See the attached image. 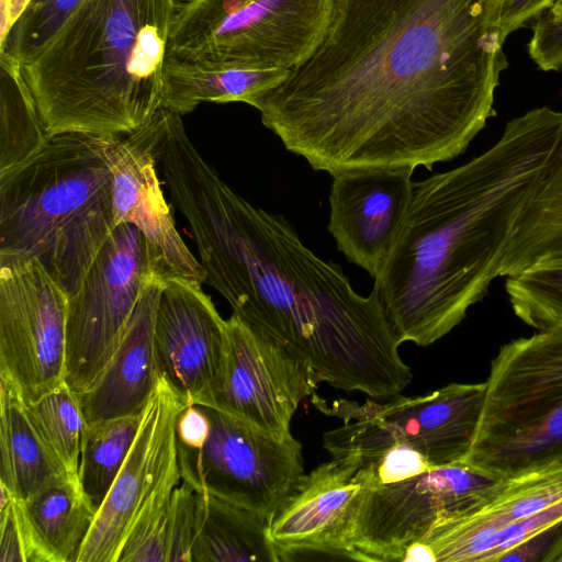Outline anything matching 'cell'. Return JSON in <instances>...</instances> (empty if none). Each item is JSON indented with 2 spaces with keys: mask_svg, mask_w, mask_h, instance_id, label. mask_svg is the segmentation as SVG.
Returning a JSON list of instances; mask_svg holds the SVG:
<instances>
[{
  "mask_svg": "<svg viewBox=\"0 0 562 562\" xmlns=\"http://www.w3.org/2000/svg\"><path fill=\"white\" fill-rule=\"evenodd\" d=\"M180 0H83L21 66L47 135L123 136L162 106Z\"/></svg>",
  "mask_w": 562,
  "mask_h": 562,
  "instance_id": "obj_4",
  "label": "cell"
},
{
  "mask_svg": "<svg viewBox=\"0 0 562 562\" xmlns=\"http://www.w3.org/2000/svg\"><path fill=\"white\" fill-rule=\"evenodd\" d=\"M319 383L292 349L232 314L226 319L222 368L196 404L284 439L291 435L290 424L300 403L315 393Z\"/></svg>",
  "mask_w": 562,
  "mask_h": 562,
  "instance_id": "obj_13",
  "label": "cell"
},
{
  "mask_svg": "<svg viewBox=\"0 0 562 562\" xmlns=\"http://www.w3.org/2000/svg\"><path fill=\"white\" fill-rule=\"evenodd\" d=\"M370 482L367 463L334 458L305 474L270 526L279 560H351L346 538Z\"/></svg>",
  "mask_w": 562,
  "mask_h": 562,
  "instance_id": "obj_15",
  "label": "cell"
},
{
  "mask_svg": "<svg viewBox=\"0 0 562 562\" xmlns=\"http://www.w3.org/2000/svg\"><path fill=\"white\" fill-rule=\"evenodd\" d=\"M189 404L160 376L136 439L78 552L76 562H117L142 503L177 449V419Z\"/></svg>",
  "mask_w": 562,
  "mask_h": 562,
  "instance_id": "obj_16",
  "label": "cell"
},
{
  "mask_svg": "<svg viewBox=\"0 0 562 562\" xmlns=\"http://www.w3.org/2000/svg\"><path fill=\"white\" fill-rule=\"evenodd\" d=\"M484 400L485 382L450 383L425 395H397L385 403L328 402L312 394L316 408L342 420L323 435V447L331 458L364 463L394 445H407L434 467L465 461Z\"/></svg>",
  "mask_w": 562,
  "mask_h": 562,
  "instance_id": "obj_8",
  "label": "cell"
},
{
  "mask_svg": "<svg viewBox=\"0 0 562 562\" xmlns=\"http://www.w3.org/2000/svg\"><path fill=\"white\" fill-rule=\"evenodd\" d=\"M0 562H27L24 533L15 499L0 486Z\"/></svg>",
  "mask_w": 562,
  "mask_h": 562,
  "instance_id": "obj_35",
  "label": "cell"
},
{
  "mask_svg": "<svg viewBox=\"0 0 562 562\" xmlns=\"http://www.w3.org/2000/svg\"><path fill=\"white\" fill-rule=\"evenodd\" d=\"M68 297L35 258L0 252V378L25 404L65 382Z\"/></svg>",
  "mask_w": 562,
  "mask_h": 562,
  "instance_id": "obj_12",
  "label": "cell"
},
{
  "mask_svg": "<svg viewBox=\"0 0 562 562\" xmlns=\"http://www.w3.org/2000/svg\"><path fill=\"white\" fill-rule=\"evenodd\" d=\"M15 503L27 562H76L97 515L78 476L49 484Z\"/></svg>",
  "mask_w": 562,
  "mask_h": 562,
  "instance_id": "obj_21",
  "label": "cell"
},
{
  "mask_svg": "<svg viewBox=\"0 0 562 562\" xmlns=\"http://www.w3.org/2000/svg\"><path fill=\"white\" fill-rule=\"evenodd\" d=\"M180 481L176 449L137 510L117 562H167L170 508Z\"/></svg>",
  "mask_w": 562,
  "mask_h": 562,
  "instance_id": "obj_29",
  "label": "cell"
},
{
  "mask_svg": "<svg viewBox=\"0 0 562 562\" xmlns=\"http://www.w3.org/2000/svg\"><path fill=\"white\" fill-rule=\"evenodd\" d=\"M559 254H562V144L515 223L498 277L516 276Z\"/></svg>",
  "mask_w": 562,
  "mask_h": 562,
  "instance_id": "obj_25",
  "label": "cell"
},
{
  "mask_svg": "<svg viewBox=\"0 0 562 562\" xmlns=\"http://www.w3.org/2000/svg\"><path fill=\"white\" fill-rule=\"evenodd\" d=\"M505 289L514 314L526 325L537 330L562 326V254L508 277Z\"/></svg>",
  "mask_w": 562,
  "mask_h": 562,
  "instance_id": "obj_30",
  "label": "cell"
},
{
  "mask_svg": "<svg viewBox=\"0 0 562 562\" xmlns=\"http://www.w3.org/2000/svg\"><path fill=\"white\" fill-rule=\"evenodd\" d=\"M334 0H187L168 45L203 67L293 69L318 47Z\"/></svg>",
  "mask_w": 562,
  "mask_h": 562,
  "instance_id": "obj_7",
  "label": "cell"
},
{
  "mask_svg": "<svg viewBox=\"0 0 562 562\" xmlns=\"http://www.w3.org/2000/svg\"><path fill=\"white\" fill-rule=\"evenodd\" d=\"M503 0H334L316 50L249 105L331 177L431 170L495 115Z\"/></svg>",
  "mask_w": 562,
  "mask_h": 562,
  "instance_id": "obj_1",
  "label": "cell"
},
{
  "mask_svg": "<svg viewBox=\"0 0 562 562\" xmlns=\"http://www.w3.org/2000/svg\"><path fill=\"white\" fill-rule=\"evenodd\" d=\"M554 4H557V5H562V0H558ZM554 4H553V5H554Z\"/></svg>",
  "mask_w": 562,
  "mask_h": 562,
  "instance_id": "obj_41",
  "label": "cell"
},
{
  "mask_svg": "<svg viewBox=\"0 0 562 562\" xmlns=\"http://www.w3.org/2000/svg\"><path fill=\"white\" fill-rule=\"evenodd\" d=\"M200 502L191 562H280L269 518L212 494Z\"/></svg>",
  "mask_w": 562,
  "mask_h": 562,
  "instance_id": "obj_24",
  "label": "cell"
},
{
  "mask_svg": "<svg viewBox=\"0 0 562 562\" xmlns=\"http://www.w3.org/2000/svg\"><path fill=\"white\" fill-rule=\"evenodd\" d=\"M504 480L461 462L434 467L403 481L368 484L346 551L356 561H403L406 550L423 540L437 520L480 506Z\"/></svg>",
  "mask_w": 562,
  "mask_h": 562,
  "instance_id": "obj_10",
  "label": "cell"
},
{
  "mask_svg": "<svg viewBox=\"0 0 562 562\" xmlns=\"http://www.w3.org/2000/svg\"><path fill=\"white\" fill-rule=\"evenodd\" d=\"M528 53L543 71L562 70V5L546 9L531 22Z\"/></svg>",
  "mask_w": 562,
  "mask_h": 562,
  "instance_id": "obj_33",
  "label": "cell"
},
{
  "mask_svg": "<svg viewBox=\"0 0 562 562\" xmlns=\"http://www.w3.org/2000/svg\"><path fill=\"white\" fill-rule=\"evenodd\" d=\"M562 458V326L501 346L464 463L498 479L548 469Z\"/></svg>",
  "mask_w": 562,
  "mask_h": 562,
  "instance_id": "obj_6",
  "label": "cell"
},
{
  "mask_svg": "<svg viewBox=\"0 0 562 562\" xmlns=\"http://www.w3.org/2000/svg\"><path fill=\"white\" fill-rule=\"evenodd\" d=\"M83 0H1L0 55L33 60Z\"/></svg>",
  "mask_w": 562,
  "mask_h": 562,
  "instance_id": "obj_28",
  "label": "cell"
},
{
  "mask_svg": "<svg viewBox=\"0 0 562 562\" xmlns=\"http://www.w3.org/2000/svg\"><path fill=\"white\" fill-rule=\"evenodd\" d=\"M558 0H503L502 29L507 38L513 32L532 22L546 9Z\"/></svg>",
  "mask_w": 562,
  "mask_h": 562,
  "instance_id": "obj_38",
  "label": "cell"
},
{
  "mask_svg": "<svg viewBox=\"0 0 562 562\" xmlns=\"http://www.w3.org/2000/svg\"><path fill=\"white\" fill-rule=\"evenodd\" d=\"M204 408L211 424L204 445L189 449L177 443L181 481L272 521L305 475L301 442Z\"/></svg>",
  "mask_w": 562,
  "mask_h": 562,
  "instance_id": "obj_11",
  "label": "cell"
},
{
  "mask_svg": "<svg viewBox=\"0 0 562 562\" xmlns=\"http://www.w3.org/2000/svg\"><path fill=\"white\" fill-rule=\"evenodd\" d=\"M143 414L86 425L78 479L95 512L102 506L127 458L138 434Z\"/></svg>",
  "mask_w": 562,
  "mask_h": 562,
  "instance_id": "obj_27",
  "label": "cell"
},
{
  "mask_svg": "<svg viewBox=\"0 0 562 562\" xmlns=\"http://www.w3.org/2000/svg\"><path fill=\"white\" fill-rule=\"evenodd\" d=\"M562 535V521L529 537L516 547L504 552L496 562H546L552 548Z\"/></svg>",
  "mask_w": 562,
  "mask_h": 562,
  "instance_id": "obj_36",
  "label": "cell"
},
{
  "mask_svg": "<svg viewBox=\"0 0 562 562\" xmlns=\"http://www.w3.org/2000/svg\"><path fill=\"white\" fill-rule=\"evenodd\" d=\"M546 562H562V535L552 548Z\"/></svg>",
  "mask_w": 562,
  "mask_h": 562,
  "instance_id": "obj_39",
  "label": "cell"
},
{
  "mask_svg": "<svg viewBox=\"0 0 562 562\" xmlns=\"http://www.w3.org/2000/svg\"><path fill=\"white\" fill-rule=\"evenodd\" d=\"M201 285L166 278L155 319L160 376L189 405L196 404L217 376L226 345V319Z\"/></svg>",
  "mask_w": 562,
  "mask_h": 562,
  "instance_id": "obj_17",
  "label": "cell"
},
{
  "mask_svg": "<svg viewBox=\"0 0 562 562\" xmlns=\"http://www.w3.org/2000/svg\"><path fill=\"white\" fill-rule=\"evenodd\" d=\"M562 144V112L529 110L484 153L414 182L408 210L374 279L400 344L426 347L482 301L515 223Z\"/></svg>",
  "mask_w": 562,
  "mask_h": 562,
  "instance_id": "obj_3",
  "label": "cell"
},
{
  "mask_svg": "<svg viewBox=\"0 0 562 562\" xmlns=\"http://www.w3.org/2000/svg\"><path fill=\"white\" fill-rule=\"evenodd\" d=\"M166 278L158 270L147 279L119 347L103 373L90 390L77 395L86 425L143 414L156 391L160 373L154 330Z\"/></svg>",
  "mask_w": 562,
  "mask_h": 562,
  "instance_id": "obj_19",
  "label": "cell"
},
{
  "mask_svg": "<svg viewBox=\"0 0 562 562\" xmlns=\"http://www.w3.org/2000/svg\"><path fill=\"white\" fill-rule=\"evenodd\" d=\"M25 407L53 453L70 475L78 476L86 422L77 394L64 382Z\"/></svg>",
  "mask_w": 562,
  "mask_h": 562,
  "instance_id": "obj_31",
  "label": "cell"
},
{
  "mask_svg": "<svg viewBox=\"0 0 562 562\" xmlns=\"http://www.w3.org/2000/svg\"><path fill=\"white\" fill-rule=\"evenodd\" d=\"M290 72L284 68L203 67L168 54L162 106L183 115L203 102L249 104L282 83Z\"/></svg>",
  "mask_w": 562,
  "mask_h": 562,
  "instance_id": "obj_23",
  "label": "cell"
},
{
  "mask_svg": "<svg viewBox=\"0 0 562 562\" xmlns=\"http://www.w3.org/2000/svg\"><path fill=\"white\" fill-rule=\"evenodd\" d=\"M48 137L21 66L0 55V178L40 151Z\"/></svg>",
  "mask_w": 562,
  "mask_h": 562,
  "instance_id": "obj_26",
  "label": "cell"
},
{
  "mask_svg": "<svg viewBox=\"0 0 562 562\" xmlns=\"http://www.w3.org/2000/svg\"><path fill=\"white\" fill-rule=\"evenodd\" d=\"M200 492L182 481L172 495L167 533V562H191L200 524Z\"/></svg>",
  "mask_w": 562,
  "mask_h": 562,
  "instance_id": "obj_32",
  "label": "cell"
},
{
  "mask_svg": "<svg viewBox=\"0 0 562 562\" xmlns=\"http://www.w3.org/2000/svg\"><path fill=\"white\" fill-rule=\"evenodd\" d=\"M164 108L142 128L122 136H93L112 173L116 225L136 226L155 251L167 278L204 283V271L180 237L157 176V145Z\"/></svg>",
  "mask_w": 562,
  "mask_h": 562,
  "instance_id": "obj_14",
  "label": "cell"
},
{
  "mask_svg": "<svg viewBox=\"0 0 562 562\" xmlns=\"http://www.w3.org/2000/svg\"><path fill=\"white\" fill-rule=\"evenodd\" d=\"M364 463L369 465L371 472L369 484L403 481L434 468L419 451L407 445H394Z\"/></svg>",
  "mask_w": 562,
  "mask_h": 562,
  "instance_id": "obj_34",
  "label": "cell"
},
{
  "mask_svg": "<svg viewBox=\"0 0 562 562\" xmlns=\"http://www.w3.org/2000/svg\"><path fill=\"white\" fill-rule=\"evenodd\" d=\"M552 467H562V458ZM552 467H550V468H552Z\"/></svg>",
  "mask_w": 562,
  "mask_h": 562,
  "instance_id": "obj_40",
  "label": "cell"
},
{
  "mask_svg": "<svg viewBox=\"0 0 562 562\" xmlns=\"http://www.w3.org/2000/svg\"><path fill=\"white\" fill-rule=\"evenodd\" d=\"M161 172L190 226L204 283L232 314L292 349L333 387L391 400L409 384L376 288L359 294L339 265L311 250L282 215L237 194L193 144L169 154Z\"/></svg>",
  "mask_w": 562,
  "mask_h": 562,
  "instance_id": "obj_2",
  "label": "cell"
},
{
  "mask_svg": "<svg viewBox=\"0 0 562 562\" xmlns=\"http://www.w3.org/2000/svg\"><path fill=\"white\" fill-rule=\"evenodd\" d=\"M210 418L202 405L184 407L177 419V443L189 449L201 448L210 434Z\"/></svg>",
  "mask_w": 562,
  "mask_h": 562,
  "instance_id": "obj_37",
  "label": "cell"
},
{
  "mask_svg": "<svg viewBox=\"0 0 562 562\" xmlns=\"http://www.w3.org/2000/svg\"><path fill=\"white\" fill-rule=\"evenodd\" d=\"M158 270L165 273L142 232L130 223L117 225L68 297L65 382L77 395L103 373L145 282Z\"/></svg>",
  "mask_w": 562,
  "mask_h": 562,
  "instance_id": "obj_9",
  "label": "cell"
},
{
  "mask_svg": "<svg viewBox=\"0 0 562 562\" xmlns=\"http://www.w3.org/2000/svg\"><path fill=\"white\" fill-rule=\"evenodd\" d=\"M116 226L112 173L92 135H50L0 178V252L35 258L68 296Z\"/></svg>",
  "mask_w": 562,
  "mask_h": 562,
  "instance_id": "obj_5",
  "label": "cell"
},
{
  "mask_svg": "<svg viewBox=\"0 0 562 562\" xmlns=\"http://www.w3.org/2000/svg\"><path fill=\"white\" fill-rule=\"evenodd\" d=\"M414 170L375 169L333 177L328 232L337 249L373 279L381 272L411 202Z\"/></svg>",
  "mask_w": 562,
  "mask_h": 562,
  "instance_id": "obj_18",
  "label": "cell"
},
{
  "mask_svg": "<svg viewBox=\"0 0 562 562\" xmlns=\"http://www.w3.org/2000/svg\"><path fill=\"white\" fill-rule=\"evenodd\" d=\"M0 447V486L15 501H24L49 484L72 476L36 430L16 389L3 378Z\"/></svg>",
  "mask_w": 562,
  "mask_h": 562,
  "instance_id": "obj_22",
  "label": "cell"
},
{
  "mask_svg": "<svg viewBox=\"0 0 562 562\" xmlns=\"http://www.w3.org/2000/svg\"><path fill=\"white\" fill-rule=\"evenodd\" d=\"M562 501V467L505 479L480 506L440 518L423 541L435 562H479L487 540L501 528L526 520Z\"/></svg>",
  "mask_w": 562,
  "mask_h": 562,
  "instance_id": "obj_20",
  "label": "cell"
}]
</instances>
